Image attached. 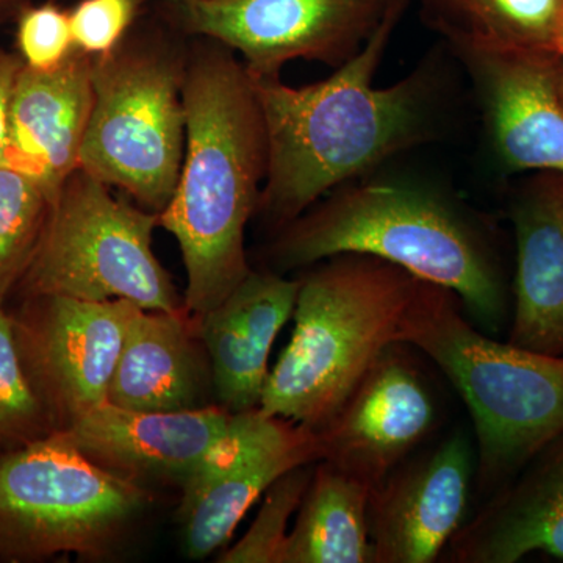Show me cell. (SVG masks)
<instances>
[{"instance_id":"7c38bea8","label":"cell","mask_w":563,"mask_h":563,"mask_svg":"<svg viewBox=\"0 0 563 563\" xmlns=\"http://www.w3.org/2000/svg\"><path fill=\"white\" fill-rule=\"evenodd\" d=\"M402 347H388L331 420L314 431L320 462L369 488L398 468L435 424L432 393Z\"/></svg>"},{"instance_id":"30bf717a","label":"cell","mask_w":563,"mask_h":563,"mask_svg":"<svg viewBox=\"0 0 563 563\" xmlns=\"http://www.w3.org/2000/svg\"><path fill=\"white\" fill-rule=\"evenodd\" d=\"M136 303L68 296L24 298L11 314L25 373L57 432L109 402V388Z\"/></svg>"},{"instance_id":"8fae6325","label":"cell","mask_w":563,"mask_h":563,"mask_svg":"<svg viewBox=\"0 0 563 563\" xmlns=\"http://www.w3.org/2000/svg\"><path fill=\"white\" fill-rule=\"evenodd\" d=\"M321 461L313 429L263 413H236L231 435L180 487L177 520L195 561L228 547L236 526L280 476Z\"/></svg>"},{"instance_id":"cb8c5ba5","label":"cell","mask_w":563,"mask_h":563,"mask_svg":"<svg viewBox=\"0 0 563 563\" xmlns=\"http://www.w3.org/2000/svg\"><path fill=\"white\" fill-rule=\"evenodd\" d=\"M57 432L25 373L11 314L0 307V457Z\"/></svg>"},{"instance_id":"52a82bcc","label":"cell","mask_w":563,"mask_h":563,"mask_svg":"<svg viewBox=\"0 0 563 563\" xmlns=\"http://www.w3.org/2000/svg\"><path fill=\"white\" fill-rule=\"evenodd\" d=\"M150 504L147 487L107 472L55 432L0 457V562L106 558Z\"/></svg>"},{"instance_id":"f546056e","label":"cell","mask_w":563,"mask_h":563,"mask_svg":"<svg viewBox=\"0 0 563 563\" xmlns=\"http://www.w3.org/2000/svg\"><path fill=\"white\" fill-rule=\"evenodd\" d=\"M553 54L563 63V5L555 22L553 35Z\"/></svg>"},{"instance_id":"6da1fadb","label":"cell","mask_w":563,"mask_h":563,"mask_svg":"<svg viewBox=\"0 0 563 563\" xmlns=\"http://www.w3.org/2000/svg\"><path fill=\"white\" fill-rule=\"evenodd\" d=\"M407 3L395 0L362 51L325 80L291 87L280 76L251 74L268 144L255 214L274 231L340 185L435 135L442 95L437 66H420L390 87H373Z\"/></svg>"},{"instance_id":"4dcf8cb0","label":"cell","mask_w":563,"mask_h":563,"mask_svg":"<svg viewBox=\"0 0 563 563\" xmlns=\"http://www.w3.org/2000/svg\"><path fill=\"white\" fill-rule=\"evenodd\" d=\"M555 57V55H554ZM555 81H558L559 91H561L563 98V63L555 57L554 60Z\"/></svg>"},{"instance_id":"7402d4cb","label":"cell","mask_w":563,"mask_h":563,"mask_svg":"<svg viewBox=\"0 0 563 563\" xmlns=\"http://www.w3.org/2000/svg\"><path fill=\"white\" fill-rule=\"evenodd\" d=\"M562 5L563 0H421V14L455 54H553Z\"/></svg>"},{"instance_id":"603a6c76","label":"cell","mask_w":563,"mask_h":563,"mask_svg":"<svg viewBox=\"0 0 563 563\" xmlns=\"http://www.w3.org/2000/svg\"><path fill=\"white\" fill-rule=\"evenodd\" d=\"M51 201L36 181L0 166V307L35 257Z\"/></svg>"},{"instance_id":"ffe728a7","label":"cell","mask_w":563,"mask_h":563,"mask_svg":"<svg viewBox=\"0 0 563 563\" xmlns=\"http://www.w3.org/2000/svg\"><path fill=\"white\" fill-rule=\"evenodd\" d=\"M448 548L459 563H515L536 551L563 559V437L462 526Z\"/></svg>"},{"instance_id":"2e32d148","label":"cell","mask_w":563,"mask_h":563,"mask_svg":"<svg viewBox=\"0 0 563 563\" xmlns=\"http://www.w3.org/2000/svg\"><path fill=\"white\" fill-rule=\"evenodd\" d=\"M92 109V55L79 49L55 68L24 66L11 99L7 168L24 174L55 201L80 168Z\"/></svg>"},{"instance_id":"7a4b0ae2","label":"cell","mask_w":563,"mask_h":563,"mask_svg":"<svg viewBox=\"0 0 563 563\" xmlns=\"http://www.w3.org/2000/svg\"><path fill=\"white\" fill-rule=\"evenodd\" d=\"M185 152L158 228L179 243L184 307L201 318L252 272L244 250L268 168V144L251 74L235 52L196 38L184 84Z\"/></svg>"},{"instance_id":"ba28073f","label":"cell","mask_w":563,"mask_h":563,"mask_svg":"<svg viewBox=\"0 0 563 563\" xmlns=\"http://www.w3.org/2000/svg\"><path fill=\"white\" fill-rule=\"evenodd\" d=\"M158 214L117 198L79 168L51 203L35 257L16 290L84 301L125 299L146 310L184 309L173 277L152 250Z\"/></svg>"},{"instance_id":"4fadbf2b","label":"cell","mask_w":563,"mask_h":563,"mask_svg":"<svg viewBox=\"0 0 563 563\" xmlns=\"http://www.w3.org/2000/svg\"><path fill=\"white\" fill-rule=\"evenodd\" d=\"M472 476V446L455 433L374 485L368 501L373 563L437 561L465 521Z\"/></svg>"},{"instance_id":"44dd1931","label":"cell","mask_w":563,"mask_h":563,"mask_svg":"<svg viewBox=\"0 0 563 563\" xmlns=\"http://www.w3.org/2000/svg\"><path fill=\"white\" fill-rule=\"evenodd\" d=\"M372 488L329 465L314 463L284 563H373L368 501Z\"/></svg>"},{"instance_id":"5bb4252c","label":"cell","mask_w":563,"mask_h":563,"mask_svg":"<svg viewBox=\"0 0 563 563\" xmlns=\"http://www.w3.org/2000/svg\"><path fill=\"white\" fill-rule=\"evenodd\" d=\"M235 413L220 406L140 412L103 404L62 431L81 454L122 479L181 487L231 435Z\"/></svg>"},{"instance_id":"277c9868","label":"cell","mask_w":563,"mask_h":563,"mask_svg":"<svg viewBox=\"0 0 563 563\" xmlns=\"http://www.w3.org/2000/svg\"><path fill=\"white\" fill-rule=\"evenodd\" d=\"M299 277L295 329L263 390V413L318 431L398 343L418 277L372 255L340 254Z\"/></svg>"},{"instance_id":"d6986e66","label":"cell","mask_w":563,"mask_h":563,"mask_svg":"<svg viewBox=\"0 0 563 563\" xmlns=\"http://www.w3.org/2000/svg\"><path fill=\"white\" fill-rule=\"evenodd\" d=\"M515 307L509 343L563 355V176L542 173L515 198Z\"/></svg>"},{"instance_id":"1f68e13d","label":"cell","mask_w":563,"mask_h":563,"mask_svg":"<svg viewBox=\"0 0 563 563\" xmlns=\"http://www.w3.org/2000/svg\"><path fill=\"white\" fill-rule=\"evenodd\" d=\"M169 3H173V5H180V3L188 2V0H168Z\"/></svg>"},{"instance_id":"4316f807","label":"cell","mask_w":563,"mask_h":563,"mask_svg":"<svg viewBox=\"0 0 563 563\" xmlns=\"http://www.w3.org/2000/svg\"><path fill=\"white\" fill-rule=\"evenodd\" d=\"M143 0H81L69 11L74 47L98 57L113 51L135 24Z\"/></svg>"},{"instance_id":"ac0fdd59","label":"cell","mask_w":563,"mask_h":563,"mask_svg":"<svg viewBox=\"0 0 563 563\" xmlns=\"http://www.w3.org/2000/svg\"><path fill=\"white\" fill-rule=\"evenodd\" d=\"M109 404L140 412L217 406L198 320L185 307L176 312L135 310L111 377Z\"/></svg>"},{"instance_id":"83f0119b","label":"cell","mask_w":563,"mask_h":563,"mask_svg":"<svg viewBox=\"0 0 563 563\" xmlns=\"http://www.w3.org/2000/svg\"><path fill=\"white\" fill-rule=\"evenodd\" d=\"M24 66L20 54H13L0 47V166L5 165L11 99Z\"/></svg>"},{"instance_id":"3957f363","label":"cell","mask_w":563,"mask_h":563,"mask_svg":"<svg viewBox=\"0 0 563 563\" xmlns=\"http://www.w3.org/2000/svg\"><path fill=\"white\" fill-rule=\"evenodd\" d=\"M340 254L372 255L453 291L488 335L509 318L506 280L487 232L426 185L376 179L340 185L276 231L268 269H306Z\"/></svg>"},{"instance_id":"9c48e42d","label":"cell","mask_w":563,"mask_h":563,"mask_svg":"<svg viewBox=\"0 0 563 563\" xmlns=\"http://www.w3.org/2000/svg\"><path fill=\"white\" fill-rule=\"evenodd\" d=\"M395 0H188L180 29L242 55L252 76H280L288 62L340 68L377 31Z\"/></svg>"},{"instance_id":"484cf974","label":"cell","mask_w":563,"mask_h":563,"mask_svg":"<svg viewBox=\"0 0 563 563\" xmlns=\"http://www.w3.org/2000/svg\"><path fill=\"white\" fill-rule=\"evenodd\" d=\"M18 47L29 68L47 70L60 65L76 49L68 11L51 2L25 7L18 14Z\"/></svg>"},{"instance_id":"f1b7e54d","label":"cell","mask_w":563,"mask_h":563,"mask_svg":"<svg viewBox=\"0 0 563 563\" xmlns=\"http://www.w3.org/2000/svg\"><path fill=\"white\" fill-rule=\"evenodd\" d=\"M27 7V0H0V21L18 16Z\"/></svg>"},{"instance_id":"5b68a950","label":"cell","mask_w":563,"mask_h":563,"mask_svg":"<svg viewBox=\"0 0 563 563\" xmlns=\"http://www.w3.org/2000/svg\"><path fill=\"white\" fill-rule=\"evenodd\" d=\"M398 343L431 358L468 407L485 487L515 479L563 437V355L498 342L453 291L420 279Z\"/></svg>"},{"instance_id":"d4e9b609","label":"cell","mask_w":563,"mask_h":563,"mask_svg":"<svg viewBox=\"0 0 563 563\" xmlns=\"http://www.w3.org/2000/svg\"><path fill=\"white\" fill-rule=\"evenodd\" d=\"M314 463L298 466L280 476L265 493L257 517L242 539L225 550L222 563H284L288 525L298 512L312 481Z\"/></svg>"},{"instance_id":"e0dca14e","label":"cell","mask_w":563,"mask_h":563,"mask_svg":"<svg viewBox=\"0 0 563 563\" xmlns=\"http://www.w3.org/2000/svg\"><path fill=\"white\" fill-rule=\"evenodd\" d=\"M298 279L251 272L214 309L198 318L209 355L214 402L231 413L261 407L277 335L295 312Z\"/></svg>"},{"instance_id":"9a60e30c","label":"cell","mask_w":563,"mask_h":563,"mask_svg":"<svg viewBox=\"0 0 563 563\" xmlns=\"http://www.w3.org/2000/svg\"><path fill=\"white\" fill-rule=\"evenodd\" d=\"M476 85L493 151L507 173L563 176V98L554 54H457Z\"/></svg>"},{"instance_id":"8992f818","label":"cell","mask_w":563,"mask_h":563,"mask_svg":"<svg viewBox=\"0 0 563 563\" xmlns=\"http://www.w3.org/2000/svg\"><path fill=\"white\" fill-rule=\"evenodd\" d=\"M188 49L162 27H136L92 57V109L80 168L161 214L184 162Z\"/></svg>"}]
</instances>
